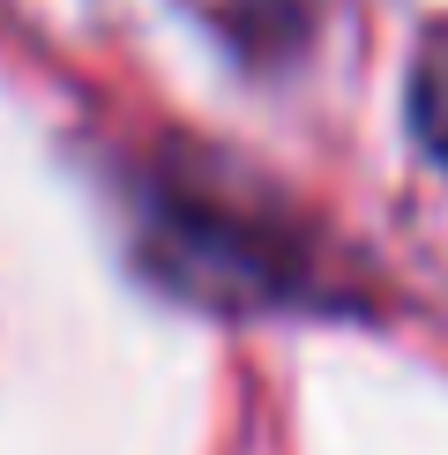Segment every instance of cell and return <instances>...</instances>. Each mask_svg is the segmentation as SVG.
Masks as SVG:
<instances>
[{"label":"cell","mask_w":448,"mask_h":455,"mask_svg":"<svg viewBox=\"0 0 448 455\" xmlns=\"http://www.w3.org/2000/svg\"><path fill=\"white\" fill-rule=\"evenodd\" d=\"M135 254L172 299H195L217 314L351 299L344 283H329V254H314L299 217H284L269 195H247L232 180H202L195 164L164 172L142 195Z\"/></svg>","instance_id":"obj_1"},{"label":"cell","mask_w":448,"mask_h":455,"mask_svg":"<svg viewBox=\"0 0 448 455\" xmlns=\"http://www.w3.org/2000/svg\"><path fill=\"white\" fill-rule=\"evenodd\" d=\"M411 127H419L426 157L448 172V23L426 30L419 60H411Z\"/></svg>","instance_id":"obj_2"}]
</instances>
